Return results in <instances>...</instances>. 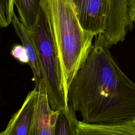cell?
I'll use <instances>...</instances> for the list:
<instances>
[{
  "mask_svg": "<svg viewBox=\"0 0 135 135\" xmlns=\"http://www.w3.org/2000/svg\"><path fill=\"white\" fill-rule=\"evenodd\" d=\"M67 91L68 106L82 121L99 124H130L135 117V83L121 70L110 52L104 33Z\"/></svg>",
  "mask_w": 135,
  "mask_h": 135,
  "instance_id": "obj_1",
  "label": "cell"
},
{
  "mask_svg": "<svg viewBox=\"0 0 135 135\" xmlns=\"http://www.w3.org/2000/svg\"><path fill=\"white\" fill-rule=\"evenodd\" d=\"M57 51L67 98L73 78L93 49L94 36L82 28L71 0H41Z\"/></svg>",
  "mask_w": 135,
  "mask_h": 135,
  "instance_id": "obj_2",
  "label": "cell"
},
{
  "mask_svg": "<svg viewBox=\"0 0 135 135\" xmlns=\"http://www.w3.org/2000/svg\"><path fill=\"white\" fill-rule=\"evenodd\" d=\"M31 33L49 104L54 110H66L68 108V101L62 69L48 22L42 8L34 30Z\"/></svg>",
  "mask_w": 135,
  "mask_h": 135,
  "instance_id": "obj_3",
  "label": "cell"
},
{
  "mask_svg": "<svg viewBox=\"0 0 135 135\" xmlns=\"http://www.w3.org/2000/svg\"><path fill=\"white\" fill-rule=\"evenodd\" d=\"M84 31L97 36L104 33L109 11L108 0H71Z\"/></svg>",
  "mask_w": 135,
  "mask_h": 135,
  "instance_id": "obj_4",
  "label": "cell"
},
{
  "mask_svg": "<svg viewBox=\"0 0 135 135\" xmlns=\"http://www.w3.org/2000/svg\"><path fill=\"white\" fill-rule=\"evenodd\" d=\"M37 90V99L30 135H54L59 111L51 108L43 80Z\"/></svg>",
  "mask_w": 135,
  "mask_h": 135,
  "instance_id": "obj_5",
  "label": "cell"
},
{
  "mask_svg": "<svg viewBox=\"0 0 135 135\" xmlns=\"http://www.w3.org/2000/svg\"><path fill=\"white\" fill-rule=\"evenodd\" d=\"M12 24L16 34L20 38L23 46L26 50L28 59V64L31 68L33 75V80L35 83L34 88L37 89L43 79L36 50L31 33L23 25L18 17L15 13L13 17Z\"/></svg>",
  "mask_w": 135,
  "mask_h": 135,
  "instance_id": "obj_6",
  "label": "cell"
},
{
  "mask_svg": "<svg viewBox=\"0 0 135 135\" xmlns=\"http://www.w3.org/2000/svg\"><path fill=\"white\" fill-rule=\"evenodd\" d=\"M36 88L28 92L22 106L17 111V116L9 135H30L37 99Z\"/></svg>",
  "mask_w": 135,
  "mask_h": 135,
  "instance_id": "obj_7",
  "label": "cell"
},
{
  "mask_svg": "<svg viewBox=\"0 0 135 135\" xmlns=\"http://www.w3.org/2000/svg\"><path fill=\"white\" fill-rule=\"evenodd\" d=\"M74 135H135L130 124H99L78 120Z\"/></svg>",
  "mask_w": 135,
  "mask_h": 135,
  "instance_id": "obj_8",
  "label": "cell"
},
{
  "mask_svg": "<svg viewBox=\"0 0 135 135\" xmlns=\"http://www.w3.org/2000/svg\"><path fill=\"white\" fill-rule=\"evenodd\" d=\"M23 25L32 32L41 11V0H13Z\"/></svg>",
  "mask_w": 135,
  "mask_h": 135,
  "instance_id": "obj_9",
  "label": "cell"
},
{
  "mask_svg": "<svg viewBox=\"0 0 135 135\" xmlns=\"http://www.w3.org/2000/svg\"><path fill=\"white\" fill-rule=\"evenodd\" d=\"M75 112L69 108L60 111L57 117L54 135H74L78 122Z\"/></svg>",
  "mask_w": 135,
  "mask_h": 135,
  "instance_id": "obj_10",
  "label": "cell"
},
{
  "mask_svg": "<svg viewBox=\"0 0 135 135\" xmlns=\"http://www.w3.org/2000/svg\"><path fill=\"white\" fill-rule=\"evenodd\" d=\"M14 6L13 0H0V27H6L12 23Z\"/></svg>",
  "mask_w": 135,
  "mask_h": 135,
  "instance_id": "obj_11",
  "label": "cell"
},
{
  "mask_svg": "<svg viewBox=\"0 0 135 135\" xmlns=\"http://www.w3.org/2000/svg\"><path fill=\"white\" fill-rule=\"evenodd\" d=\"M11 55L20 62L28 64V59L27 53L23 45H14L11 50Z\"/></svg>",
  "mask_w": 135,
  "mask_h": 135,
  "instance_id": "obj_12",
  "label": "cell"
},
{
  "mask_svg": "<svg viewBox=\"0 0 135 135\" xmlns=\"http://www.w3.org/2000/svg\"><path fill=\"white\" fill-rule=\"evenodd\" d=\"M128 9L130 21L135 23V0H128Z\"/></svg>",
  "mask_w": 135,
  "mask_h": 135,
  "instance_id": "obj_13",
  "label": "cell"
},
{
  "mask_svg": "<svg viewBox=\"0 0 135 135\" xmlns=\"http://www.w3.org/2000/svg\"><path fill=\"white\" fill-rule=\"evenodd\" d=\"M16 116H17V111L14 113V114L12 116L11 119L9 120V122H8L7 123V125L6 126V127L5 128V129L0 132V135H9V132H10V130L13 126V124L15 120V119L16 118Z\"/></svg>",
  "mask_w": 135,
  "mask_h": 135,
  "instance_id": "obj_14",
  "label": "cell"
},
{
  "mask_svg": "<svg viewBox=\"0 0 135 135\" xmlns=\"http://www.w3.org/2000/svg\"><path fill=\"white\" fill-rule=\"evenodd\" d=\"M130 127L132 128V130L135 132V117L133 118L132 121L130 123Z\"/></svg>",
  "mask_w": 135,
  "mask_h": 135,
  "instance_id": "obj_15",
  "label": "cell"
},
{
  "mask_svg": "<svg viewBox=\"0 0 135 135\" xmlns=\"http://www.w3.org/2000/svg\"><path fill=\"white\" fill-rule=\"evenodd\" d=\"M0 41H1V40H0Z\"/></svg>",
  "mask_w": 135,
  "mask_h": 135,
  "instance_id": "obj_16",
  "label": "cell"
}]
</instances>
